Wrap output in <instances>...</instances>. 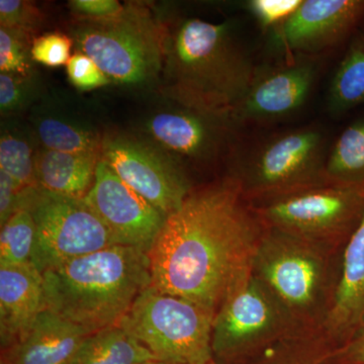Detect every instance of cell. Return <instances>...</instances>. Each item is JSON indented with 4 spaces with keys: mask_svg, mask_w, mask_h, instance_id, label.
Segmentation results:
<instances>
[{
    "mask_svg": "<svg viewBox=\"0 0 364 364\" xmlns=\"http://www.w3.org/2000/svg\"><path fill=\"white\" fill-rule=\"evenodd\" d=\"M328 181L364 191V114L354 119L330 146Z\"/></svg>",
    "mask_w": 364,
    "mask_h": 364,
    "instance_id": "obj_22",
    "label": "cell"
},
{
    "mask_svg": "<svg viewBox=\"0 0 364 364\" xmlns=\"http://www.w3.org/2000/svg\"><path fill=\"white\" fill-rule=\"evenodd\" d=\"M263 230L233 177L191 191L147 253L151 286L217 314L253 274Z\"/></svg>",
    "mask_w": 364,
    "mask_h": 364,
    "instance_id": "obj_1",
    "label": "cell"
},
{
    "mask_svg": "<svg viewBox=\"0 0 364 364\" xmlns=\"http://www.w3.org/2000/svg\"><path fill=\"white\" fill-rule=\"evenodd\" d=\"M45 308L93 333L117 326L152 284L148 254L114 245L43 273Z\"/></svg>",
    "mask_w": 364,
    "mask_h": 364,
    "instance_id": "obj_2",
    "label": "cell"
},
{
    "mask_svg": "<svg viewBox=\"0 0 364 364\" xmlns=\"http://www.w3.org/2000/svg\"><path fill=\"white\" fill-rule=\"evenodd\" d=\"M324 248L264 228L254 258V275L299 327L314 322L318 314L325 318L329 270Z\"/></svg>",
    "mask_w": 364,
    "mask_h": 364,
    "instance_id": "obj_7",
    "label": "cell"
},
{
    "mask_svg": "<svg viewBox=\"0 0 364 364\" xmlns=\"http://www.w3.org/2000/svg\"><path fill=\"white\" fill-rule=\"evenodd\" d=\"M38 133L46 149L72 154H98L102 143L90 132L55 119H43Z\"/></svg>",
    "mask_w": 364,
    "mask_h": 364,
    "instance_id": "obj_25",
    "label": "cell"
},
{
    "mask_svg": "<svg viewBox=\"0 0 364 364\" xmlns=\"http://www.w3.org/2000/svg\"><path fill=\"white\" fill-rule=\"evenodd\" d=\"M26 189L21 188L6 172L0 170V225L23 207Z\"/></svg>",
    "mask_w": 364,
    "mask_h": 364,
    "instance_id": "obj_32",
    "label": "cell"
},
{
    "mask_svg": "<svg viewBox=\"0 0 364 364\" xmlns=\"http://www.w3.org/2000/svg\"><path fill=\"white\" fill-rule=\"evenodd\" d=\"M67 73L72 85L79 90H95L111 82L97 63L81 52L71 56L67 63Z\"/></svg>",
    "mask_w": 364,
    "mask_h": 364,
    "instance_id": "obj_30",
    "label": "cell"
},
{
    "mask_svg": "<svg viewBox=\"0 0 364 364\" xmlns=\"http://www.w3.org/2000/svg\"><path fill=\"white\" fill-rule=\"evenodd\" d=\"M90 333L45 309L11 347L1 364H70Z\"/></svg>",
    "mask_w": 364,
    "mask_h": 364,
    "instance_id": "obj_17",
    "label": "cell"
},
{
    "mask_svg": "<svg viewBox=\"0 0 364 364\" xmlns=\"http://www.w3.org/2000/svg\"><path fill=\"white\" fill-rule=\"evenodd\" d=\"M332 349L322 334L301 333L280 340L246 364H323Z\"/></svg>",
    "mask_w": 364,
    "mask_h": 364,
    "instance_id": "obj_23",
    "label": "cell"
},
{
    "mask_svg": "<svg viewBox=\"0 0 364 364\" xmlns=\"http://www.w3.org/2000/svg\"><path fill=\"white\" fill-rule=\"evenodd\" d=\"M0 170L9 174L21 188H39L32 149L21 139L9 135L1 136Z\"/></svg>",
    "mask_w": 364,
    "mask_h": 364,
    "instance_id": "obj_26",
    "label": "cell"
},
{
    "mask_svg": "<svg viewBox=\"0 0 364 364\" xmlns=\"http://www.w3.org/2000/svg\"><path fill=\"white\" fill-rule=\"evenodd\" d=\"M183 111L161 112L151 119V134L163 147L181 156L208 161L219 155L236 127L230 116L188 107Z\"/></svg>",
    "mask_w": 364,
    "mask_h": 364,
    "instance_id": "obj_15",
    "label": "cell"
},
{
    "mask_svg": "<svg viewBox=\"0 0 364 364\" xmlns=\"http://www.w3.org/2000/svg\"><path fill=\"white\" fill-rule=\"evenodd\" d=\"M215 313L150 286L139 294L119 326L135 337L156 360L172 364H207Z\"/></svg>",
    "mask_w": 364,
    "mask_h": 364,
    "instance_id": "obj_5",
    "label": "cell"
},
{
    "mask_svg": "<svg viewBox=\"0 0 364 364\" xmlns=\"http://www.w3.org/2000/svg\"><path fill=\"white\" fill-rule=\"evenodd\" d=\"M145 364H172V363H162V361H158V360H152V361H148V363H146Z\"/></svg>",
    "mask_w": 364,
    "mask_h": 364,
    "instance_id": "obj_36",
    "label": "cell"
},
{
    "mask_svg": "<svg viewBox=\"0 0 364 364\" xmlns=\"http://www.w3.org/2000/svg\"><path fill=\"white\" fill-rule=\"evenodd\" d=\"M327 134L303 127L265 136L251 146L237 174L247 202L327 182Z\"/></svg>",
    "mask_w": 364,
    "mask_h": 364,
    "instance_id": "obj_6",
    "label": "cell"
},
{
    "mask_svg": "<svg viewBox=\"0 0 364 364\" xmlns=\"http://www.w3.org/2000/svg\"><path fill=\"white\" fill-rule=\"evenodd\" d=\"M44 279L33 264H0V337L11 347L45 310Z\"/></svg>",
    "mask_w": 364,
    "mask_h": 364,
    "instance_id": "obj_18",
    "label": "cell"
},
{
    "mask_svg": "<svg viewBox=\"0 0 364 364\" xmlns=\"http://www.w3.org/2000/svg\"><path fill=\"white\" fill-rule=\"evenodd\" d=\"M156 360L144 345L121 326L86 337L70 364H145Z\"/></svg>",
    "mask_w": 364,
    "mask_h": 364,
    "instance_id": "obj_21",
    "label": "cell"
},
{
    "mask_svg": "<svg viewBox=\"0 0 364 364\" xmlns=\"http://www.w3.org/2000/svg\"><path fill=\"white\" fill-rule=\"evenodd\" d=\"M360 28H361V30H363V32H364V20H363V25H361V26H360Z\"/></svg>",
    "mask_w": 364,
    "mask_h": 364,
    "instance_id": "obj_38",
    "label": "cell"
},
{
    "mask_svg": "<svg viewBox=\"0 0 364 364\" xmlns=\"http://www.w3.org/2000/svg\"><path fill=\"white\" fill-rule=\"evenodd\" d=\"M70 6L76 13L91 20L114 18L124 11V7L116 0H74Z\"/></svg>",
    "mask_w": 364,
    "mask_h": 364,
    "instance_id": "obj_34",
    "label": "cell"
},
{
    "mask_svg": "<svg viewBox=\"0 0 364 364\" xmlns=\"http://www.w3.org/2000/svg\"><path fill=\"white\" fill-rule=\"evenodd\" d=\"M23 33L0 28V70L1 73L26 75L31 65L23 43Z\"/></svg>",
    "mask_w": 364,
    "mask_h": 364,
    "instance_id": "obj_28",
    "label": "cell"
},
{
    "mask_svg": "<svg viewBox=\"0 0 364 364\" xmlns=\"http://www.w3.org/2000/svg\"><path fill=\"white\" fill-rule=\"evenodd\" d=\"M274 65L257 67L251 85L231 117L236 126L279 122L296 114L312 93L318 57H284Z\"/></svg>",
    "mask_w": 364,
    "mask_h": 364,
    "instance_id": "obj_11",
    "label": "cell"
},
{
    "mask_svg": "<svg viewBox=\"0 0 364 364\" xmlns=\"http://www.w3.org/2000/svg\"><path fill=\"white\" fill-rule=\"evenodd\" d=\"M306 332L253 273L215 314L213 354L221 364H246L280 340Z\"/></svg>",
    "mask_w": 364,
    "mask_h": 364,
    "instance_id": "obj_8",
    "label": "cell"
},
{
    "mask_svg": "<svg viewBox=\"0 0 364 364\" xmlns=\"http://www.w3.org/2000/svg\"><path fill=\"white\" fill-rule=\"evenodd\" d=\"M76 43L112 80L139 85L161 67L163 44L157 28L142 14L126 11L90 20L76 28Z\"/></svg>",
    "mask_w": 364,
    "mask_h": 364,
    "instance_id": "obj_10",
    "label": "cell"
},
{
    "mask_svg": "<svg viewBox=\"0 0 364 364\" xmlns=\"http://www.w3.org/2000/svg\"><path fill=\"white\" fill-rule=\"evenodd\" d=\"M364 107V32L359 28L346 46L333 74L327 97V109L344 116Z\"/></svg>",
    "mask_w": 364,
    "mask_h": 364,
    "instance_id": "obj_20",
    "label": "cell"
},
{
    "mask_svg": "<svg viewBox=\"0 0 364 364\" xmlns=\"http://www.w3.org/2000/svg\"><path fill=\"white\" fill-rule=\"evenodd\" d=\"M248 203L267 229L330 247L355 231L364 214V191L327 181Z\"/></svg>",
    "mask_w": 364,
    "mask_h": 364,
    "instance_id": "obj_4",
    "label": "cell"
},
{
    "mask_svg": "<svg viewBox=\"0 0 364 364\" xmlns=\"http://www.w3.org/2000/svg\"><path fill=\"white\" fill-rule=\"evenodd\" d=\"M323 364H364V326L348 341L332 349Z\"/></svg>",
    "mask_w": 364,
    "mask_h": 364,
    "instance_id": "obj_33",
    "label": "cell"
},
{
    "mask_svg": "<svg viewBox=\"0 0 364 364\" xmlns=\"http://www.w3.org/2000/svg\"><path fill=\"white\" fill-rule=\"evenodd\" d=\"M73 41L64 33H46L33 40L31 56L33 61L49 67L67 65L71 58Z\"/></svg>",
    "mask_w": 364,
    "mask_h": 364,
    "instance_id": "obj_27",
    "label": "cell"
},
{
    "mask_svg": "<svg viewBox=\"0 0 364 364\" xmlns=\"http://www.w3.org/2000/svg\"><path fill=\"white\" fill-rule=\"evenodd\" d=\"M176 97L183 105L231 117L257 66L237 41L230 23L182 21L169 53Z\"/></svg>",
    "mask_w": 364,
    "mask_h": 364,
    "instance_id": "obj_3",
    "label": "cell"
},
{
    "mask_svg": "<svg viewBox=\"0 0 364 364\" xmlns=\"http://www.w3.org/2000/svg\"><path fill=\"white\" fill-rule=\"evenodd\" d=\"M102 154L122 181L166 217L178 210L191 193L181 170L146 146L111 139L102 143Z\"/></svg>",
    "mask_w": 364,
    "mask_h": 364,
    "instance_id": "obj_14",
    "label": "cell"
},
{
    "mask_svg": "<svg viewBox=\"0 0 364 364\" xmlns=\"http://www.w3.org/2000/svg\"><path fill=\"white\" fill-rule=\"evenodd\" d=\"M98 154L46 149L35 158L38 186L53 195L85 198L95 182Z\"/></svg>",
    "mask_w": 364,
    "mask_h": 364,
    "instance_id": "obj_19",
    "label": "cell"
},
{
    "mask_svg": "<svg viewBox=\"0 0 364 364\" xmlns=\"http://www.w3.org/2000/svg\"><path fill=\"white\" fill-rule=\"evenodd\" d=\"M23 208L32 213L35 221L32 263L42 274L81 256L117 245L111 232L83 198L32 188L26 191Z\"/></svg>",
    "mask_w": 364,
    "mask_h": 364,
    "instance_id": "obj_9",
    "label": "cell"
},
{
    "mask_svg": "<svg viewBox=\"0 0 364 364\" xmlns=\"http://www.w3.org/2000/svg\"><path fill=\"white\" fill-rule=\"evenodd\" d=\"M301 4V0H251L247 9L262 31L270 33L282 25Z\"/></svg>",
    "mask_w": 364,
    "mask_h": 364,
    "instance_id": "obj_29",
    "label": "cell"
},
{
    "mask_svg": "<svg viewBox=\"0 0 364 364\" xmlns=\"http://www.w3.org/2000/svg\"><path fill=\"white\" fill-rule=\"evenodd\" d=\"M364 20V0H301L298 9L270 32V44L284 57H318L348 44Z\"/></svg>",
    "mask_w": 364,
    "mask_h": 364,
    "instance_id": "obj_12",
    "label": "cell"
},
{
    "mask_svg": "<svg viewBox=\"0 0 364 364\" xmlns=\"http://www.w3.org/2000/svg\"><path fill=\"white\" fill-rule=\"evenodd\" d=\"M25 100L23 86L11 74H0V109L11 112L21 107Z\"/></svg>",
    "mask_w": 364,
    "mask_h": 364,
    "instance_id": "obj_35",
    "label": "cell"
},
{
    "mask_svg": "<svg viewBox=\"0 0 364 364\" xmlns=\"http://www.w3.org/2000/svg\"><path fill=\"white\" fill-rule=\"evenodd\" d=\"M83 200L111 232L117 245L146 253L167 218L122 181L102 158L97 163L92 188Z\"/></svg>",
    "mask_w": 364,
    "mask_h": 364,
    "instance_id": "obj_13",
    "label": "cell"
},
{
    "mask_svg": "<svg viewBox=\"0 0 364 364\" xmlns=\"http://www.w3.org/2000/svg\"><path fill=\"white\" fill-rule=\"evenodd\" d=\"M207 364H221V363H217V361H215L214 359V360L210 361V363H208Z\"/></svg>",
    "mask_w": 364,
    "mask_h": 364,
    "instance_id": "obj_37",
    "label": "cell"
},
{
    "mask_svg": "<svg viewBox=\"0 0 364 364\" xmlns=\"http://www.w3.org/2000/svg\"><path fill=\"white\" fill-rule=\"evenodd\" d=\"M364 326V214L346 242L341 272L323 320V336L333 349Z\"/></svg>",
    "mask_w": 364,
    "mask_h": 364,
    "instance_id": "obj_16",
    "label": "cell"
},
{
    "mask_svg": "<svg viewBox=\"0 0 364 364\" xmlns=\"http://www.w3.org/2000/svg\"><path fill=\"white\" fill-rule=\"evenodd\" d=\"M0 23L1 28H9L21 33L30 30L37 23V9L28 2L20 0H1L0 1Z\"/></svg>",
    "mask_w": 364,
    "mask_h": 364,
    "instance_id": "obj_31",
    "label": "cell"
},
{
    "mask_svg": "<svg viewBox=\"0 0 364 364\" xmlns=\"http://www.w3.org/2000/svg\"><path fill=\"white\" fill-rule=\"evenodd\" d=\"M36 225L32 213L21 208L14 213L0 233V264H33Z\"/></svg>",
    "mask_w": 364,
    "mask_h": 364,
    "instance_id": "obj_24",
    "label": "cell"
}]
</instances>
